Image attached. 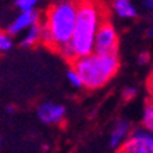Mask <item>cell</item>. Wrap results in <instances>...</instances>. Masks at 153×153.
<instances>
[{
	"label": "cell",
	"mask_w": 153,
	"mask_h": 153,
	"mask_svg": "<svg viewBox=\"0 0 153 153\" xmlns=\"http://www.w3.org/2000/svg\"><path fill=\"white\" fill-rule=\"evenodd\" d=\"M108 18L106 8L95 1H77V14L73 35L68 46L58 53L71 64L76 58L94 53V40L103 19Z\"/></svg>",
	"instance_id": "1"
},
{
	"label": "cell",
	"mask_w": 153,
	"mask_h": 153,
	"mask_svg": "<svg viewBox=\"0 0 153 153\" xmlns=\"http://www.w3.org/2000/svg\"><path fill=\"white\" fill-rule=\"evenodd\" d=\"M77 14V1H57L48 6L42 26V43L53 51L68 46L73 35Z\"/></svg>",
	"instance_id": "2"
},
{
	"label": "cell",
	"mask_w": 153,
	"mask_h": 153,
	"mask_svg": "<svg viewBox=\"0 0 153 153\" xmlns=\"http://www.w3.org/2000/svg\"><path fill=\"white\" fill-rule=\"evenodd\" d=\"M71 68L79 75L83 88L98 90L106 85L117 73L120 68V58L119 54L102 55L91 53L90 55L72 61Z\"/></svg>",
	"instance_id": "3"
},
{
	"label": "cell",
	"mask_w": 153,
	"mask_h": 153,
	"mask_svg": "<svg viewBox=\"0 0 153 153\" xmlns=\"http://www.w3.org/2000/svg\"><path fill=\"white\" fill-rule=\"evenodd\" d=\"M119 51V35L116 28L113 26L109 17L105 18L101 24L100 29L95 35L94 40V53L109 55V54H117Z\"/></svg>",
	"instance_id": "4"
},
{
	"label": "cell",
	"mask_w": 153,
	"mask_h": 153,
	"mask_svg": "<svg viewBox=\"0 0 153 153\" xmlns=\"http://www.w3.org/2000/svg\"><path fill=\"white\" fill-rule=\"evenodd\" d=\"M119 153H153V134L142 127L131 131Z\"/></svg>",
	"instance_id": "5"
},
{
	"label": "cell",
	"mask_w": 153,
	"mask_h": 153,
	"mask_svg": "<svg viewBox=\"0 0 153 153\" xmlns=\"http://www.w3.org/2000/svg\"><path fill=\"white\" fill-rule=\"evenodd\" d=\"M66 109L64 105L55 102H44L37 108V117L44 124H61L65 121Z\"/></svg>",
	"instance_id": "6"
},
{
	"label": "cell",
	"mask_w": 153,
	"mask_h": 153,
	"mask_svg": "<svg viewBox=\"0 0 153 153\" xmlns=\"http://www.w3.org/2000/svg\"><path fill=\"white\" fill-rule=\"evenodd\" d=\"M40 22V15L37 11H28V13H19L18 17L8 25L7 33L8 35H18V33L28 30L33 25Z\"/></svg>",
	"instance_id": "7"
},
{
	"label": "cell",
	"mask_w": 153,
	"mask_h": 153,
	"mask_svg": "<svg viewBox=\"0 0 153 153\" xmlns=\"http://www.w3.org/2000/svg\"><path fill=\"white\" fill-rule=\"evenodd\" d=\"M131 132V126L126 119H120L114 123L113 128H112L111 132V148H114V149H119L123 143L126 142V139L128 138Z\"/></svg>",
	"instance_id": "8"
},
{
	"label": "cell",
	"mask_w": 153,
	"mask_h": 153,
	"mask_svg": "<svg viewBox=\"0 0 153 153\" xmlns=\"http://www.w3.org/2000/svg\"><path fill=\"white\" fill-rule=\"evenodd\" d=\"M112 10L117 17L124 18V19H132L138 15L137 7L128 0H114L112 3Z\"/></svg>",
	"instance_id": "9"
},
{
	"label": "cell",
	"mask_w": 153,
	"mask_h": 153,
	"mask_svg": "<svg viewBox=\"0 0 153 153\" xmlns=\"http://www.w3.org/2000/svg\"><path fill=\"white\" fill-rule=\"evenodd\" d=\"M40 42H42V26L39 22L26 30L25 37L21 40V46L25 48H30V47H35L36 44H39Z\"/></svg>",
	"instance_id": "10"
},
{
	"label": "cell",
	"mask_w": 153,
	"mask_h": 153,
	"mask_svg": "<svg viewBox=\"0 0 153 153\" xmlns=\"http://www.w3.org/2000/svg\"><path fill=\"white\" fill-rule=\"evenodd\" d=\"M142 128L153 134V101L148 100L143 103L142 111Z\"/></svg>",
	"instance_id": "11"
},
{
	"label": "cell",
	"mask_w": 153,
	"mask_h": 153,
	"mask_svg": "<svg viewBox=\"0 0 153 153\" xmlns=\"http://www.w3.org/2000/svg\"><path fill=\"white\" fill-rule=\"evenodd\" d=\"M14 6L19 10V13H28V11H35L37 1L36 0H15Z\"/></svg>",
	"instance_id": "12"
},
{
	"label": "cell",
	"mask_w": 153,
	"mask_h": 153,
	"mask_svg": "<svg viewBox=\"0 0 153 153\" xmlns=\"http://www.w3.org/2000/svg\"><path fill=\"white\" fill-rule=\"evenodd\" d=\"M11 47H13V37L6 30L0 29V54L7 53Z\"/></svg>",
	"instance_id": "13"
},
{
	"label": "cell",
	"mask_w": 153,
	"mask_h": 153,
	"mask_svg": "<svg viewBox=\"0 0 153 153\" xmlns=\"http://www.w3.org/2000/svg\"><path fill=\"white\" fill-rule=\"evenodd\" d=\"M66 79H68V82L71 83L75 88H83L82 85V80H80V77H79V75L76 73L73 69H69L68 72H66Z\"/></svg>",
	"instance_id": "14"
},
{
	"label": "cell",
	"mask_w": 153,
	"mask_h": 153,
	"mask_svg": "<svg viewBox=\"0 0 153 153\" xmlns=\"http://www.w3.org/2000/svg\"><path fill=\"white\" fill-rule=\"evenodd\" d=\"M137 94H138V90H137L135 87H132V85H127V87H124L123 91H121V97H123L124 101L134 100L137 97Z\"/></svg>",
	"instance_id": "15"
},
{
	"label": "cell",
	"mask_w": 153,
	"mask_h": 153,
	"mask_svg": "<svg viewBox=\"0 0 153 153\" xmlns=\"http://www.w3.org/2000/svg\"><path fill=\"white\" fill-rule=\"evenodd\" d=\"M137 61H138L139 65H146L150 62V53L149 51H141L137 57Z\"/></svg>",
	"instance_id": "16"
},
{
	"label": "cell",
	"mask_w": 153,
	"mask_h": 153,
	"mask_svg": "<svg viewBox=\"0 0 153 153\" xmlns=\"http://www.w3.org/2000/svg\"><path fill=\"white\" fill-rule=\"evenodd\" d=\"M146 90H148V94H149V100L153 101V71L150 72L149 77L146 80Z\"/></svg>",
	"instance_id": "17"
},
{
	"label": "cell",
	"mask_w": 153,
	"mask_h": 153,
	"mask_svg": "<svg viewBox=\"0 0 153 153\" xmlns=\"http://www.w3.org/2000/svg\"><path fill=\"white\" fill-rule=\"evenodd\" d=\"M143 7L153 11V0H145V1H143Z\"/></svg>",
	"instance_id": "18"
},
{
	"label": "cell",
	"mask_w": 153,
	"mask_h": 153,
	"mask_svg": "<svg viewBox=\"0 0 153 153\" xmlns=\"http://www.w3.org/2000/svg\"><path fill=\"white\" fill-rule=\"evenodd\" d=\"M148 36H149L150 39H153V25L150 26L149 29H148Z\"/></svg>",
	"instance_id": "19"
},
{
	"label": "cell",
	"mask_w": 153,
	"mask_h": 153,
	"mask_svg": "<svg viewBox=\"0 0 153 153\" xmlns=\"http://www.w3.org/2000/svg\"><path fill=\"white\" fill-rule=\"evenodd\" d=\"M14 112V108L13 106H7V113H13Z\"/></svg>",
	"instance_id": "20"
},
{
	"label": "cell",
	"mask_w": 153,
	"mask_h": 153,
	"mask_svg": "<svg viewBox=\"0 0 153 153\" xmlns=\"http://www.w3.org/2000/svg\"><path fill=\"white\" fill-rule=\"evenodd\" d=\"M0 146H1V135H0Z\"/></svg>",
	"instance_id": "21"
},
{
	"label": "cell",
	"mask_w": 153,
	"mask_h": 153,
	"mask_svg": "<svg viewBox=\"0 0 153 153\" xmlns=\"http://www.w3.org/2000/svg\"><path fill=\"white\" fill-rule=\"evenodd\" d=\"M117 153H119V152H117Z\"/></svg>",
	"instance_id": "22"
}]
</instances>
